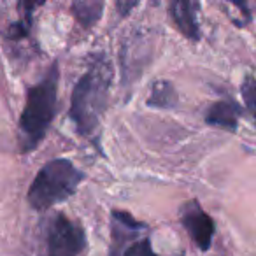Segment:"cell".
<instances>
[{
    "label": "cell",
    "instance_id": "obj_1",
    "mask_svg": "<svg viewBox=\"0 0 256 256\" xmlns=\"http://www.w3.org/2000/svg\"><path fill=\"white\" fill-rule=\"evenodd\" d=\"M112 78L114 72L109 58L104 53L93 54L88 68L72 90L68 116L74 121L78 134L84 139H96L100 120L109 102Z\"/></svg>",
    "mask_w": 256,
    "mask_h": 256
},
{
    "label": "cell",
    "instance_id": "obj_2",
    "mask_svg": "<svg viewBox=\"0 0 256 256\" xmlns=\"http://www.w3.org/2000/svg\"><path fill=\"white\" fill-rule=\"evenodd\" d=\"M60 68L53 62L46 76L26 92V102L20 116V150L23 154L37 150L44 140L58 110Z\"/></svg>",
    "mask_w": 256,
    "mask_h": 256
},
{
    "label": "cell",
    "instance_id": "obj_3",
    "mask_svg": "<svg viewBox=\"0 0 256 256\" xmlns=\"http://www.w3.org/2000/svg\"><path fill=\"white\" fill-rule=\"evenodd\" d=\"M84 172L79 170L67 158H54L42 165L28 188V204L36 210H48L65 202L78 192L84 181Z\"/></svg>",
    "mask_w": 256,
    "mask_h": 256
},
{
    "label": "cell",
    "instance_id": "obj_4",
    "mask_svg": "<svg viewBox=\"0 0 256 256\" xmlns=\"http://www.w3.org/2000/svg\"><path fill=\"white\" fill-rule=\"evenodd\" d=\"M84 228L67 218L56 214L48 228L46 256H79L86 249Z\"/></svg>",
    "mask_w": 256,
    "mask_h": 256
},
{
    "label": "cell",
    "instance_id": "obj_5",
    "mask_svg": "<svg viewBox=\"0 0 256 256\" xmlns=\"http://www.w3.org/2000/svg\"><path fill=\"white\" fill-rule=\"evenodd\" d=\"M179 216H181L182 226L193 238L196 248L200 251H209L214 238V232H216V224H214L212 218L202 209L198 200H188L181 207Z\"/></svg>",
    "mask_w": 256,
    "mask_h": 256
},
{
    "label": "cell",
    "instance_id": "obj_6",
    "mask_svg": "<svg viewBox=\"0 0 256 256\" xmlns=\"http://www.w3.org/2000/svg\"><path fill=\"white\" fill-rule=\"evenodd\" d=\"M242 114V107L235 102L234 98H221L214 102L212 106L207 109L206 114V123L210 126L223 128L226 132H237L238 126V118Z\"/></svg>",
    "mask_w": 256,
    "mask_h": 256
},
{
    "label": "cell",
    "instance_id": "obj_7",
    "mask_svg": "<svg viewBox=\"0 0 256 256\" xmlns=\"http://www.w3.org/2000/svg\"><path fill=\"white\" fill-rule=\"evenodd\" d=\"M198 8L200 6L196 2H190V0H178V2H172L168 6L170 16L178 25V28L181 30L182 36L188 37L193 42H198L200 36H202L198 20H196V9Z\"/></svg>",
    "mask_w": 256,
    "mask_h": 256
},
{
    "label": "cell",
    "instance_id": "obj_8",
    "mask_svg": "<svg viewBox=\"0 0 256 256\" xmlns=\"http://www.w3.org/2000/svg\"><path fill=\"white\" fill-rule=\"evenodd\" d=\"M148 106L156 107V109H172L178 106V92L176 86L170 81H156L151 86L150 98H148Z\"/></svg>",
    "mask_w": 256,
    "mask_h": 256
},
{
    "label": "cell",
    "instance_id": "obj_9",
    "mask_svg": "<svg viewBox=\"0 0 256 256\" xmlns=\"http://www.w3.org/2000/svg\"><path fill=\"white\" fill-rule=\"evenodd\" d=\"M74 16L86 30L92 28L96 22L100 20L104 11V2L100 0H88V2H74L72 4Z\"/></svg>",
    "mask_w": 256,
    "mask_h": 256
},
{
    "label": "cell",
    "instance_id": "obj_10",
    "mask_svg": "<svg viewBox=\"0 0 256 256\" xmlns=\"http://www.w3.org/2000/svg\"><path fill=\"white\" fill-rule=\"evenodd\" d=\"M39 6H40V2H37V4H22V8L25 9V12H23V18L9 25V28L6 30V34H4L6 39L22 40V39H25V37H28L30 32H32L34 9L39 8Z\"/></svg>",
    "mask_w": 256,
    "mask_h": 256
},
{
    "label": "cell",
    "instance_id": "obj_11",
    "mask_svg": "<svg viewBox=\"0 0 256 256\" xmlns=\"http://www.w3.org/2000/svg\"><path fill=\"white\" fill-rule=\"evenodd\" d=\"M240 92H242V98H244V104H246V109H248V112L252 116V114H254V100H256V82H254L252 74H248L244 78Z\"/></svg>",
    "mask_w": 256,
    "mask_h": 256
},
{
    "label": "cell",
    "instance_id": "obj_12",
    "mask_svg": "<svg viewBox=\"0 0 256 256\" xmlns=\"http://www.w3.org/2000/svg\"><path fill=\"white\" fill-rule=\"evenodd\" d=\"M121 256H158V254L153 251V246H151L150 238L144 237L128 246Z\"/></svg>",
    "mask_w": 256,
    "mask_h": 256
},
{
    "label": "cell",
    "instance_id": "obj_13",
    "mask_svg": "<svg viewBox=\"0 0 256 256\" xmlns=\"http://www.w3.org/2000/svg\"><path fill=\"white\" fill-rule=\"evenodd\" d=\"M136 2H134V4H130V2H118V8L120 9H123V12H121V16H124L126 14V11H130V9H134L136 8Z\"/></svg>",
    "mask_w": 256,
    "mask_h": 256
}]
</instances>
